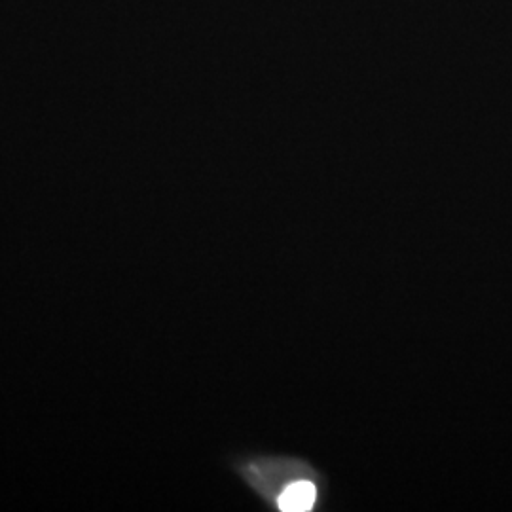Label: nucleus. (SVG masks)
Here are the masks:
<instances>
[{
	"label": "nucleus",
	"mask_w": 512,
	"mask_h": 512,
	"mask_svg": "<svg viewBox=\"0 0 512 512\" xmlns=\"http://www.w3.org/2000/svg\"><path fill=\"white\" fill-rule=\"evenodd\" d=\"M315 486L310 482H296L289 486L283 494L279 495L277 505L279 509L285 512H304L310 511L315 503Z\"/></svg>",
	"instance_id": "nucleus-1"
}]
</instances>
